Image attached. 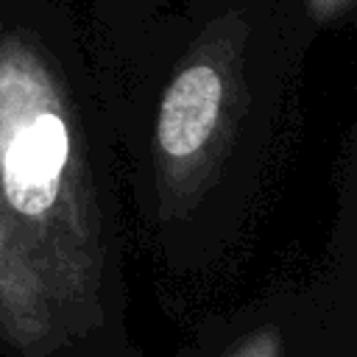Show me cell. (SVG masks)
<instances>
[{
  "instance_id": "cell-7",
  "label": "cell",
  "mask_w": 357,
  "mask_h": 357,
  "mask_svg": "<svg viewBox=\"0 0 357 357\" xmlns=\"http://www.w3.org/2000/svg\"><path fill=\"white\" fill-rule=\"evenodd\" d=\"M321 357H357V265H349L337 279Z\"/></svg>"
},
{
  "instance_id": "cell-4",
  "label": "cell",
  "mask_w": 357,
  "mask_h": 357,
  "mask_svg": "<svg viewBox=\"0 0 357 357\" xmlns=\"http://www.w3.org/2000/svg\"><path fill=\"white\" fill-rule=\"evenodd\" d=\"M0 354L3 357H142L117 329L64 293L14 240L0 218Z\"/></svg>"
},
{
  "instance_id": "cell-5",
  "label": "cell",
  "mask_w": 357,
  "mask_h": 357,
  "mask_svg": "<svg viewBox=\"0 0 357 357\" xmlns=\"http://www.w3.org/2000/svg\"><path fill=\"white\" fill-rule=\"evenodd\" d=\"M354 3L357 0H273L287 50L298 70L321 36L340 31L354 17Z\"/></svg>"
},
{
  "instance_id": "cell-6",
  "label": "cell",
  "mask_w": 357,
  "mask_h": 357,
  "mask_svg": "<svg viewBox=\"0 0 357 357\" xmlns=\"http://www.w3.org/2000/svg\"><path fill=\"white\" fill-rule=\"evenodd\" d=\"M92 17V47L114 50L126 45L148 20L178 0H86Z\"/></svg>"
},
{
  "instance_id": "cell-3",
  "label": "cell",
  "mask_w": 357,
  "mask_h": 357,
  "mask_svg": "<svg viewBox=\"0 0 357 357\" xmlns=\"http://www.w3.org/2000/svg\"><path fill=\"white\" fill-rule=\"evenodd\" d=\"M357 265V137L346 134L335 226L318 271L276 282L248 301L212 312L173 357H321L340 273Z\"/></svg>"
},
{
  "instance_id": "cell-1",
  "label": "cell",
  "mask_w": 357,
  "mask_h": 357,
  "mask_svg": "<svg viewBox=\"0 0 357 357\" xmlns=\"http://www.w3.org/2000/svg\"><path fill=\"white\" fill-rule=\"evenodd\" d=\"M92 59L145 245L176 282L215 276L262 204L301 73L273 0H178Z\"/></svg>"
},
{
  "instance_id": "cell-2",
  "label": "cell",
  "mask_w": 357,
  "mask_h": 357,
  "mask_svg": "<svg viewBox=\"0 0 357 357\" xmlns=\"http://www.w3.org/2000/svg\"><path fill=\"white\" fill-rule=\"evenodd\" d=\"M0 218L64 293L128 329L123 184L73 0H0Z\"/></svg>"
}]
</instances>
